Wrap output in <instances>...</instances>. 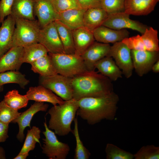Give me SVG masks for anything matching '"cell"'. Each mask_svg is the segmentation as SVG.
<instances>
[{
	"instance_id": "6da1fadb",
	"label": "cell",
	"mask_w": 159,
	"mask_h": 159,
	"mask_svg": "<svg viewBox=\"0 0 159 159\" xmlns=\"http://www.w3.org/2000/svg\"><path fill=\"white\" fill-rule=\"evenodd\" d=\"M119 100V96L114 91L101 97L83 98L78 100L79 108L76 114L90 125L104 120H113Z\"/></svg>"
},
{
	"instance_id": "7a4b0ae2",
	"label": "cell",
	"mask_w": 159,
	"mask_h": 159,
	"mask_svg": "<svg viewBox=\"0 0 159 159\" xmlns=\"http://www.w3.org/2000/svg\"><path fill=\"white\" fill-rule=\"evenodd\" d=\"M112 81L95 71H87L72 79L73 98L99 97L113 92Z\"/></svg>"
},
{
	"instance_id": "3957f363",
	"label": "cell",
	"mask_w": 159,
	"mask_h": 159,
	"mask_svg": "<svg viewBox=\"0 0 159 159\" xmlns=\"http://www.w3.org/2000/svg\"><path fill=\"white\" fill-rule=\"evenodd\" d=\"M78 108V100L74 98L53 106L48 111L50 116L48 128L54 130L55 134L59 136L67 135L72 131L71 123Z\"/></svg>"
},
{
	"instance_id": "277c9868",
	"label": "cell",
	"mask_w": 159,
	"mask_h": 159,
	"mask_svg": "<svg viewBox=\"0 0 159 159\" xmlns=\"http://www.w3.org/2000/svg\"><path fill=\"white\" fill-rule=\"evenodd\" d=\"M48 54L57 74L73 78L88 71L81 56L65 53Z\"/></svg>"
},
{
	"instance_id": "5b68a950",
	"label": "cell",
	"mask_w": 159,
	"mask_h": 159,
	"mask_svg": "<svg viewBox=\"0 0 159 159\" xmlns=\"http://www.w3.org/2000/svg\"><path fill=\"white\" fill-rule=\"evenodd\" d=\"M15 25L13 38V47H23L38 43L39 35L41 28L38 20L16 18Z\"/></svg>"
},
{
	"instance_id": "8992f818",
	"label": "cell",
	"mask_w": 159,
	"mask_h": 159,
	"mask_svg": "<svg viewBox=\"0 0 159 159\" xmlns=\"http://www.w3.org/2000/svg\"><path fill=\"white\" fill-rule=\"evenodd\" d=\"M72 78L57 74L43 77L39 76V85L51 90L64 101L73 98Z\"/></svg>"
},
{
	"instance_id": "52a82bcc",
	"label": "cell",
	"mask_w": 159,
	"mask_h": 159,
	"mask_svg": "<svg viewBox=\"0 0 159 159\" xmlns=\"http://www.w3.org/2000/svg\"><path fill=\"white\" fill-rule=\"evenodd\" d=\"M45 131L42 132L45 138L42 139L44 143L42 152L49 159H65L70 151L68 144L59 141L55 133L48 127L46 121L44 122Z\"/></svg>"
},
{
	"instance_id": "ba28073f",
	"label": "cell",
	"mask_w": 159,
	"mask_h": 159,
	"mask_svg": "<svg viewBox=\"0 0 159 159\" xmlns=\"http://www.w3.org/2000/svg\"><path fill=\"white\" fill-rule=\"evenodd\" d=\"M131 51L122 41L118 42L111 46L108 56L114 59L122 74L127 78L131 76L134 69Z\"/></svg>"
},
{
	"instance_id": "9c48e42d",
	"label": "cell",
	"mask_w": 159,
	"mask_h": 159,
	"mask_svg": "<svg viewBox=\"0 0 159 159\" xmlns=\"http://www.w3.org/2000/svg\"><path fill=\"white\" fill-rule=\"evenodd\" d=\"M130 15L124 11L109 15L102 25L115 30L129 29L143 34L148 27L138 21L131 19Z\"/></svg>"
},
{
	"instance_id": "30bf717a",
	"label": "cell",
	"mask_w": 159,
	"mask_h": 159,
	"mask_svg": "<svg viewBox=\"0 0 159 159\" xmlns=\"http://www.w3.org/2000/svg\"><path fill=\"white\" fill-rule=\"evenodd\" d=\"M38 42L43 45L48 53H64L58 32L54 22L41 29Z\"/></svg>"
},
{
	"instance_id": "8fae6325",
	"label": "cell",
	"mask_w": 159,
	"mask_h": 159,
	"mask_svg": "<svg viewBox=\"0 0 159 159\" xmlns=\"http://www.w3.org/2000/svg\"><path fill=\"white\" fill-rule=\"evenodd\" d=\"M131 52L133 68L140 77L151 70L153 65L159 59L158 52L131 50Z\"/></svg>"
},
{
	"instance_id": "7c38bea8",
	"label": "cell",
	"mask_w": 159,
	"mask_h": 159,
	"mask_svg": "<svg viewBox=\"0 0 159 159\" xmlns=\"http://www.w3.org/2000/svg\"><path fill=\"white\" fill-rule=\"evenodd\" d=\"M110 47L109 44L95 41L87 49L81 57L88 71L95 70L96 63L108 56Z\"/></svg>"
},
{
	"instance_id": "4fadbf2b",
	"label": "cell",
	"mask_w": 159,
	"mask_h": 159,
	"mask_svg": "<svg viewBox=\"0 0 159 159\" xmlns=\"http://www.w3.org/2000/svg\"><path fill=\"white\" fill-rule=\"evenodd\" d=\"M49 105L44 102H35L26 111L22 113L11 123H17L19 126V131L16 137L21 142H23L24 138V130L27 127H31L30 123L34 115L38 112L47 111Z\"/></svg>"
},
{
	"instance_id": "5bb4252c",
	"label": "cell",
	"mask_w": 159,
	"mask_h": 159,
	"mask_svg": "<svg viewBox=\"0 0 159 159\" xmlns=\"http://www.w3.org/2000/svg\"><path fill=\"white\" fill-rule=\"evenodd\" d=\"M33 12L37 17L41 29L57 20V14L50 0H35Z\"/></svg>"
},
{
	"instance_id": "9a60e30c",
	"label": "cell",
	"mask_w": 159,
	"mask_h": 159,
	"mask_svg": "<svg viewBox=\"0 0 159 159\" xmlns=\"http://www.w3.org/2000/svg\"><path fill=\"white\" fill-rule=\"evenodd\" d=\"M93 33L97 42L108 44L122 41L130 34L126 29L115 30L102 25L95 29Z\"/></svg>"
},
{
	"instance_id": "2e32d148",
	"label": "cell",
	"mask_w": 159,
	"mask_h": 159,
	"mask_svg": "<svg viewBox=\"0 0 159 159\" xmlns=\"http://www.w3.org/2000/svg\"><path fill=\"white\" fill-rule=\"evenodd\" d=\"M23 47L14 46L0 57V73L8 71H18L23 63Z\"/></svg>"
},
{
	"instance_id": "e0dca14e",
	"label": "cell",
	"mask_w": 159,
	"mask_h": 159,
	"mask_svg": "<svg viewBox=\"0 0 159 159\" xmlns=\"http://www.w3.org/2000/svg\"><path fill=\"white\" fill-rule=\"evenodd\" d=\"M25 95L29 100L49 102L53 106L62 104L64 102L51 90L40 85L30 87Z\"/></svg>"
},
{
	"instance_id": "ac0fdd59",
	"label": "cell",
	"mask_w": 159,
	"mask_h": 159,
	"mask_svg": "<svg viewBox=\"0 0 159 159\" xmlns=\"http://www.w3.org/2000/svg\"><path fill=\"white\" fill-rule=\"evenodd\" d=\"M1 23L0 27V57L13 47L15 19L10 15Z\"/></svg>"
},
{
	"instance_id": "d6986e66",
	"label": "cell",
	"mask_w": 159,
	"mask_h": 159,
	"mask_svg": "<svg viewBox=\"0 0 159 159\" xmlns=\"http://www.w3.org/2000/svg\"><path fill=\"white\" fill-rule=\"evenodd\" d=\"M75 54L81 56L95 42L93 32L84 26L72 30Z\"/></svg>"
},
{
	"instance_id": "ffe728a7",
	"label": "cell",
	"mask_w": 159,
	"mask_h": 159,
	"mask_svg": "<svg viewBox=\"0 0 159 159\" xmlns=\"http://www.w3.org/2000/svg\"><path fill=\"white\" fill-rule=\"evenodd\" d=\"M159 0H125L124 12L129 15H146L153 11Z\"/></svg>"
},
{
	"instance_id": "44dd1931",
	"label": "cell",
	"mask_w": 159,
	"mask_h": 159,
	"mask_svg": "<svg viewBox=\"0 0 159 159\" xmlns=\"http://www.w3.org/2000/svg\"><path fill=\"white\" fill-rule=\"evenodd\" d=\"M87 9H73L57 14V19L71 30L84 26L83 18Z\"/></svg>"
},
{
	"instance_id": "7402d4cb",
	"label": "cell",
	"mask_w": 159,
	"mask_h": 159,
	"mask_svg": "<svg viewBox=\"0 0 159 159\" xmlns=\"http://www.w3.org/2000/svg\"><path fill=\"white\" fill-rule=\"evenodd\" d=\"M108 16V14L102 8L88 9L84 16V26L93 32L95 29L102 25Z\"/></svg>"
},
{
	"instance_id": "603a6c76",
	"label": "cell",
	"mask_w": 159,
	"mask_h": 159,
	"mask_svg": "<svg viewBox=\"0 0 159 159\" xmlns=\"http://www.w3.org/2000/svg\"><path fill=\"white\" fill-rule=\"evenodd\" d=\"M95 68L112 81H116L122 77L121 70L111 57L106 56L100 60L95 64Z\"/></svg>"
},
{
	"instance_id": "cb8c5ba5",
	"label": "cell",
	"mask_w": 159,
	"mask_h": 159,
	"mask_svg": "<svg viewBox=\"0 0 159 159\" xmlns=\"http://www.w3.org/2000/svg\"><path fill=\"white\" fill-rule=\"evenodd\" d=\"M35 0H14L11 15L15 19L35 20L33 10Z\"/></svg>"
},
{
	"instance_id": "d4e9b609",
	"label": "cell",
	"mask_w": 159,
	"mask_h": 159,
	"mask_svg": "<svg viewBox=\"0 0 159 159\" xmlns=\"http://www.w3.org/2000/svg\"><path fill=\"white\" fill-rule=\"evenodd\" d=\"M62 42L64 53L73 54L75 47L72 30L58 20L54 22Z\"/></svg>"
},
{
	"instance_id": "484cf974",
	"label": "cell",
	"mask_w": 159,
	"mask_h": 159,
	"mask_svg": "<svg viewBox=\"0 0 159 159\" xmlns=\"http://www.w3.org/2000/svg\"><path fill=\"white\" fill-rule=\"evenodd\" d=\"M30 64L32 70L39 76L46 77L57 74L48 54L41 57Z\"/></svg>"
},
{
	"instance_id": "4316f807",
	"label": "cell",
	"mask_w": 159,
	"mask_h": 159,
	"mask_svg": "<svg viewBox=\"0 0 159 159\" xmlns=\"http://www.w3.org/2000/svg\"><path fill=\"white\" fill-rule=\"evenodd\" d=\"M48 53L45 48L39 43L33 44L23 47L22 62L31 64Z\"/></svg>"
},
{
	"instance_id": "83f0119b",
	"label": "cell",
	"mask_w": 159,
	"mask_h": 159,
	"mask_svg": "<svg viewBox=\"0 0 159 159\" xmlns=\"http://www.w3.org/2000/svg\"><path fill=\"white\" fill-rule=\"evenodd\" d=\"M29 82L25 75L18 71H9L0 73V85L14 83L18 84L22 88Z\"/></svg>"
},
{
	"instance_id": "f1b7e54d",
	"label": "cell",
	"mask_w": 159,
	"mask_h": 159,
	"mask_svg": "<svg viewBox=\"0 0 159 159\" xmlns=\"http://www.w3.org/2000/svg\"><path fill=\"white\" fill-rule=\"evenodd\" d=\"M3 100L7 105L17 111L26 107L29 100L26 95L19 94L16 90L8 92L4 96Z\"/></svg>"
},
{
	"instance_id": "f546056e",
	"label": "cell",
	"mask_w": 159,
	"mask_h": 159,
	"mask_svg": "<svg viewBox=\"0 0 159 159\" xmlns=\"http://www.w3.org/2000/svg\"><path fill=\"white\" fill-rule=\"evenodd\" d=\"M141 37L147 50L159 52L158 31L152 27H148Z\"/></svg>"
},
{
	"instance_id": "4dcf8cb0",
	"label": "cell",
	"mask_w": 159,
	"mask_h": 159,
	"mask_svg": "<svg viewBox=\"0 0 159 159\" xmlns=\"http://www.w3.org/2000/svg\"><path fill=\"white\" fill-rule=\"evenodd\" d=\"M74 128L72 132L75 138L76 147L75 149L74 159H88L91 155V153L84 145L80 138L78 128V122L77 117L74 120Z\"/></svg>"
},
{
	"instance_id": "1f68e13d",
	"label": "cell",
	"mask_w": 159,
	"mask_h": 159,
	"mask_svg": "<svg viewBox=\"0 0 159 159\" xmlns=\"http://www.w3.org/2000/svg\"><path fill=\"white\" fill-rule=\"evenodd\" d=\"M40 129L35 126L27 130V133L24 142L19 153H29L34 150L37 143L40 145L39 139L40 138Z\"/></svg>"
},
{
	"instance_id": "d6a6232c",
	"label": "cell",
	"mask_w": 159,
	"mask_h": 159,
	"mask_svg": "<svg viewBox=\"0 0 159 159\" xmlns=\"http://www.w3.org/2000/svg\"><path fill=\"white\" fill-rule=\"evenodd\" d=\"M105 151L107 159L134 158V154L112 143H108L106 145Z\"/></svg>"
},
{
	"instance_id": "836d02e7",
	"label": "cell",
	"mask_w": 159,
	"mask_h": 159,
	"mask_svg": "<svg viewBox=\"0 0 159 159\" xmlns=\"http://www.w3.org/2000/svg\"><path fill=\"white\" fill-rule=\"evenodd\" d=\"M135 159H159V147L154 145L142 146L134 154Z\"/></svg>"
},
{
	"instance_id": "e575fe53",
	"label": "cell",
	"mask_w": 159,
	"mask_h": 159,
	"mask_svg": "<svg viewBox=\"0 0 159 159\" xmlns=\"http://www.w3.org/2000/svg\"><path fill=\"white\" fill-rule=\"evenodd\" d=\"M21 113L7 105L4 100L0 102V121L9 125Z\"/></svg>"
},
{
	"instance_id": "d590c367",
	"label": "cell",
	"mask_w": 159,
	"mask_h": 159,
	"mask_svg": "<svg viewBox=\"0 0 159 159\" xmlns=\"http://www.w3.org/2000/svg\"><path fill=\"white\" fill-rule=\"evenodd\" d=\"M125 0H102L100 1L101 8L108 15L124 11Z\"/></svg>"
},
{
	"instance_id": "8d00e7d4",
	"label": "cell",
	"mask_w": 159,
	"mask_h": 159,
	"mask_svg": "<svg viewBox=\"0 0 159 159\" xmlns=\"http://www.w3.org/2000/svg\"><path fill=\"white\" fill-rule=\"evenodd\" d=\"M54 9L57 14L73 9H82L76 0H50Z\"/></svg>"
},
{
	"instance_id": "74e56055",
	"label": "cell",
	"mask_w": 159,
	"mask_h": 159,
	"mask_svg": "<svg viewBox=\"0 0 159 159\" xmlns=\"http://www.w3.org/2000/svg\"><path fill=\"white\" fill-rule=\"evenodd\" d=\"M122 42L131 50H146L141 36L140 35L126 37Z\"/></svg>"
},
{
	"instance_id": "f35d334b",
	"label": "cell",
	"mask_w": 159,
	"mask_h": 159,
	"mask_svg": "<svg viewBox=\"0 0 159 159\" xmlns=\"http://www.w3.org/2000/svg\"><path fill=\"white\" fill-rule=\"evenodd\" d=\"M14 0H1L0 1V23L6 16L11 14Z\"/></svg>"
},
{
	"instance_id": "ab89813d",
	"label": "cell",
	"mask_w": 159,
	"mask_h": 159,
	"mask_svg": "<svg viewBox=\"0 0 159 159\" xmlns=\"http://www.w3.org/2000/svg\"><path fill=\"white\" fill-rule=\"evenodd\" d=\"M82 9H88L95 7H101L100 2L98 0H76Z\"/></svg>"
},
{
	"instance_id": "60d3db41",
	"label": "cell",
	"mask_w": 159,
	"mask_h": 159,
	"mask_svg": "<svg viewBox=\"0 0 159 159\" xmlns=\"http://www.w3.org/2000/svg\"><path fill=\"white\" fill-rule=\"evenodd\" d=\"M9 125L0 121V143L4 142L9 137Z\"/></svg>"
},
{
	"instance_id": "b9f144b4",
	"label": "cell",
	"mask_w": 159,
	"mask_h": 159,
	"mask_svg": "<svg viewBox=\"0 0 159 159\" xmlns=\"http://www.w3.org/2000/svg\"><path fill=\"white\" fill-rule=\"evenodd\" d=\"M151 70L155 73L159 72V59H158L153 65Z\"/></svg>"
},
{
	"instance_id": "7bdbcfd3",
	"label": "cell",
	"mask_w": 159,
	"mask_h": 159,
	"mask_svg": "<svg viewBox=\"0 0 159 159\" xmlns=\"http://www.w3.org/2000/svg\"><path fill=\"white\" fill-rule=\"evenodd\" d=\"M29 155V153H19L14 159H25Z\"/></svg>"
},
{
	"instance_id": "ee69618b",
	"label": "cell",
	"mask_w": 159,
	"mask_h": 159,
	"mask_svg": "<svg viewBox=\"0 0 159 159\" xmlns=\"http://www.w3.org/2000/svg\"><path fill=\"white\" fill-rule=\"evenodd\" d=\"M6 158L5 152L4 149L0 146V159H5Z\"/></svg>"
},
{
	"instance_id": "f6af8a7d",
	"label": "cell",
	"mask_w": 159,
	"mask_h": 159,
	"mask_svg": "<svg viewBox=\"0 0 159 159\" xmlns=\"http://www.w3.org/2000/svg\"><path fill=\"white\" fill-rule=\"evenodd\" d=\"M2 86L0 85V91L1 90Z\"/></svg>"
},
{
	"instance_id": "bcb514c9",
	"label": "cell",
	"mask_w": 159,
	"mask_h": 159,
	"mask_svg": "<svg viewBox=\"0 0 159 159\" xmlns=\"http://www.w3.org/2000/svg\"><path fill=\"white\" fill-rule=\"evenodd\" d=\"M98 0L100 2L102 0Z\"/></svg>"
}]
</instances>
